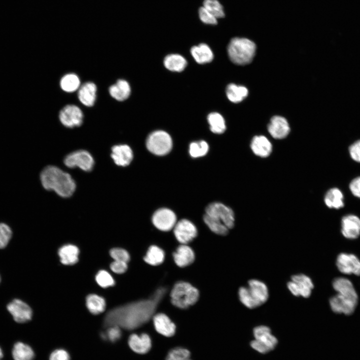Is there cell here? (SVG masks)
<instances>
[{
  "label": "cell",
  "mask_w": 360,
  "mask_h": 360,
  "mask_svg": "<svg viewBox=\"0 0 360 360\" xmlns=\"http://www.w3.org/2000/svg\"><path fill=\"white\" fill-rule=\"evenodd\" d=\"M159 302L152 296L148 300L116 307L106 314L104 324L106 326H116L128 330L137 328L153 317Z\"/></svg>",
  "instance_id": "obj_1"
},
{
  "label": "cell",
  "mask_w": 360,
  "mask_h": 360,
  "mask_svg": "<svg viewBox=\"0 0 360 360\" xmlns=\"http://www.w3.org/2000/svg\"><path fill=\"white\" fill-rule=\"evenodd\" d=\"M332 286L338 294L330 300L332 310L346 315L352 314L358 302V296L352 282L348 278H337L333 280Z\"/></svg>",
  "instance_id": "obj_2"
},
{
  "label": "cell",
  "mask_w": 360,
  "mask_h": 360,
  "mask_svg": "<svg viewBox=\"0 0 360 360\" xmlns=\"http://www.w3.org/2000/svg\"><path fill=\"white\" fill-rule=\"evenodd\" d=\"M204 220L212 232L220 236L228 234L234 224V214L230 207L224 204L214 202L206 208Z\"/></svg>",
  "instance_id": "obj_3"
},
{
  "label": "cell",
  "mask_w": 360,
  "mask_h": 360,
  "mask_svg": "<svg viewBox=\"0 0 360 360\" xmlns=\"http://www.w3.org/2000/svg\"><path fill=\"white\" fill-rule=\"evenodd\" d=\"M40 180L45 189L53 190L63 198L70 196L76 188V182L70 174L53 166L43 170Z\"/></svg>",
  "instance_id": "obj_4"
},
{
  "label": "cell",
  "mask_w": 360,
  "mask_h": 360,
  "mask_svg": "<svg viewBox=\"0 0 360 360\" xmlns=\"http://www.w3.org/2000/svg\"><path fill=\"white\" fill-rule=\"evenodd\" d=\"M256 50L255 44L250 40L244 38H234L228 44V53L230 60L234 63L244 65L252 62Z\"/></svg>",
  "instance_id": "obj_5"
},
{
  "label": "cell",
  "mask_w": 360,
  "mask_h": 360,
  "mask_svg": "<svg viewBox=\"0 0 360 360\" xmlns=\"http://www.w3.org/2000/svg\"><path fill=\"white\" fill-rule=\"evenodd\" d=\"M200 296L198 290L188 282H179L172 288L170 297L175 306L186 309L195 304Z\"/></svg>",
  "instance_id": "obj_6"
},
{
  "label": "cell",
  "mask_w": 360,
  "mask_h": 360,
  "mask_svg": "<svg viewBox=\"0 0 360 360\" xmlns=\"http://www.w3.org/2000/svg\"><path fill=\"white\" fill-rule=\"evenodd\" d=\"M146 146L152 154L157 156H164L171 150L172 141L170 135L164 130H156L148 136Z\"/></svg>",
  "instance_id": "obj_7"
},
{
  "label": "cell",
  "mask_w": 360,
  "mask_h": 360,
  "mask_svg": "<svg viewBox=\"0 0 360 360\" xmlns=\"http://www.w3.org/2000/svg\"><path fill=\"white\" fill-rule=\"evenodd\" d=\"M65 165L70 168L78 167L83 170L90 172L94 166V160L91 154L85 150L73 152L64 159Z\"/></svg>",
  "instance_id": "obj_8"
},
{
  "label": "cell",
  "mask_w": 360,
  "mask_h": 360,
  "mask_svg": "<svg viewBox=\"0 0 360 360\" xmlns=\"http://www.w3.org/2000/svg\"><path fill=\"white\" fill-rule=\"evenodd\" d=\"M288 288L294 296L308 298L314 288L311 278L304 274H298L292 276V280L288 283Z\"/></svg>",
  "instance_id": "obj_9"
},
{
  "label": "cell",
  "mask_w": 360,
  "mask_h": 360,
  "mask_svg": "<svg viewBox=\"0 0 360 360\" xmlns=\"http://www.w3.org/2000/svg\"><path fill=\"white\" fill-rule=\"evenodd\" d=\"M174 233L180 243L186 244L197 236L198 231L193 223L188 220L182 219L176 223Z\"/></svg>",
  "instance_id": "obj_10"
},
{
  "label": "cell",
  "mask_w": 360,
  "mask_h": 360,
  "mask_svg": "<svg viewBox=\"0 0 360 360\" xmlns=\"http://www.w3.org/2000/svg\"><path fill=\"white\" fill-rule=\"evenodd\" d=\"M83 117L82 110L74 104L66 105L61 110L59 114L61 123L69 128L80 126L82 122Z\"/></svg>",
  "instance_id": "obj_11"
},
{
  "label": "cell",
  "mask_w": 360,
  "mask_h": 360,
  "mask_svg": "<svg viewBox=\"0 0 360 360\" xmlns=\"http://www.w3.org/2000/svg\"><path fill=\"white\" fill-rule=\"evenodd\" d=\"M152 222L159 230L167 232L174 228L176 223V216L172 210L162 208L158 209L154 214Z\"/></svg>",
  "instance_id": "obj_12"
},
{
  "label": "cell",
  "mask_w": 360,
  "mask_h": 360,
  "mask_svg": "<svg viewBox=\"0 0 360 360\" xmlns=\"http://www.w3.org/2000/svg\"><path fill=\"white\" fill-rule=\"evenodd\" d=\"M336 266L344 274L360 276V260L353 254H339L336 258Z\"/></svg>",
  "instance_id": "obj_13"
},
{
  "label": "cell",
  "mask_w": 360,
  "mask_h": 360,
  "mask_svg": "<svg viewBox=\"0 0 360 360\" xmlns=\"http://www.w3.org/2000/svg\"><path fill=\"white\" fill-rule=\"evenodd\" d=\"M7 309L18 322H26L32 318V312L31 308L20 300H13L8 304Z\"/></svg>",
  "instance_id": "obj_14"
},
{
  "label": "cell",
  "mask_w": 360,
  "mask_h": 360,
  "mask_svg": "<svg viewBox=\"0 0 360 360\" xmlns=\"http://www.w3.org/2000/svg\"><path fill=\"white\" fill-rule=\"evenodd\" d=\"M342 235L346 238L356 239L360 235V218L353 214L344 216L341 222Z\"/></svg>",
  "instance_id": "obj_15"
},
{
  "label": "cell",
  "mask_w": 360,
  "mask_h": 360,
  "mask_svg": "<svg viewBox=\"0 0 360 360\" xmlns=\"http://www.w3.org/2000/svg\"><path fill=\"white\" fill-rule=\"evenodd\" d=\"M268 130L276 139H282L288 134L290 127L286 120L281 116H273L268 124Z\"/></svg>",
  "instance_id": "obj_16"
},
{
  "label": "cell",
  "mask_w": 360,
  "mask_h": 360,
  "mask_svg": "<svg viewBox=\"0 0 360 360\" xmlns=\"http://www.w3.org/2000/svg\"><path fill=\"white\" fill-rule=\"evenodd\" d=\"M154 325L156 330L164 336H172L176 332L174 324L166 314L158 313L152 317Z\"/></svg>",
  "instance_id": "obj_17"
},
{
  "label": "cell",
  "mask_w": 360,
  "mask_h": 360,
  "mask_svg": "<svg viewBox=\"0 0 360 360\" xmlns=\"http://www.w3.org/2000/svg\"><path fill=\"white\" fill-rule=\"evenodd\" d=\"M111 157L116 165L126 166L132 161L133 152L128 145H116L112 148Z\"/></svg>",
  "instance_id": "obj_18"
},
{
  "label": "cell",
  "mask_w": 360,
  "mask_h": 360,
  "mask_svg": "<svg viewBox=\"0 0 360 360\" xmlns=\"http://www.w3.org/2000/svg\"><path fill=\"white\" fill-rule=\"evenodd\" d=\"M128 342L130 348L134 352L139 354L148 352L152 346L151 339L146 334H142L140 335L132 334L128 338Z\"/></svg>",
  "instance_id": "obj_19"
},
{
  "label": "cell",
  "mask_w": 360,
  "mask_h": 360,
  "mask_svg": "<svg viewBox=\"0 0 360 360\" xmlns=\"http://www.w3.org/2000/svg\"><path fill=\"white\" fill-rule=\"evenodd\" d=\"M172 256L174 262L180 268L191 264L195 260V254L192 248L184 244L179 246Z\"/></svg>",
  "instance_id": "obj_20"
},
{
  "label": "cell",
  "mask_w": 360,
  "mask_h": 360,
  "mask_svg": "<svg viewBox=\"0 0 360 360\" xmlns=\"http://www.w3.org/2000/svg\"><path fill=\"white\" fill-rule=\"evenodd\" d=\"M248 288L259 306L264 303L268 298V290L266 285L262 282L256 280H250L248 282Z\"/></svg>",
  "instance_id": "obj_21"
},
{
  "label": "cell",
  "mask_w": 360,
  "mask_h": 360,
  "mask_svg": "<svg viewBox=\"0 0 360 360\" xmlns=\"http://www.w3.org/2000/svg\"><path fill=\"white\" fill-rule=\"evenodd\" d=\"M250 148L256 156L262 158L268 156L272 150L271 142L264 136H254L251 141Z\"/></svg>",
  "instance_id": "obj_22"
},
{
  "label": "cell",
  "mask_w": 360,
  "mask_h": 360,
  "mask_svg": "<svg viewBox=\"0 0 360 360\" xmlns=\"http://www.w3.org/2000/svg\"><path fill=\"white\" fill-rule=\"evenodd\" d=\"M80 250L78 248L72 244L62 246L58 250L60 262L64 265H72L78 260Z\"/></svg>",
  "instance_id": "obj_23"
},
{
  "label": "cell",
  "mask_w": 360,
  "mask_h": 360,
  "mask_svg": "<svg viewBox=\"0 0 360 360\" xmlns=\"http://www.w3.org/2000/svg\"><path fill=\"white\" fill-rule=\"evenodd\" d=\"M96 86L92 82H87L83 84L78 92V98L80 101L86 106H92L96 100Z\"/></svg>",
  "instance_id": "obj_24"
},
{
  "label": "cell",
  "mask_w": 360,
  "mask_h": 360,
  "mask_svg": "<svg viewBox=\"0 0 360 360\" xmlns=\"http://www.w3.org/2000/svg\"><path fill=\"white\" fill-rule=\"evenodd\" d=\"M190 53L194 60L200 64L210 62L214 58L212 50L208 44L204 43L192 46Z\"/></svg>",
  "instance_id": "obj_25"
},
{
  "label": "cell",
  "mask_w": 360,
  "mask_h": 360,
  "mask_svg": "<svg viewBox=\"0 0 360 360\" xmlns=\"http://www.w3.org/2000/svg\"><path fill=\"white\" fill-rule=\"evenodd\" d=\"M110 95L118 101L127 99L130 94V87L128 82L124 80H118L109 88Z\"/></svg>",
  "instance_id": "obj_26"
},
{
  "label": "cell",
  "mask_w": 360,
  "mask_h": 360,
  "mask_svg": "<svg viewBox=\"0 0 360 360\" xmlns=\"http://www.w3.org/2000/svg\"><path fill=\"white\" fill-rule=\"evenodd\" d=\"M255 339L264 343L273 350L278 344L277 338L271 334L270 328L265 326H258L253 330Z\"/></svg>",
  "instance_id": "obj_27"
},
{
  "label": "cell",
  "mask_w": 360,
  "mask_h": 360,
  "mask_svg": "<svg viewBox=\"0 0 360 360\" xmlns=\"http://www.w3.org/2000/svg\"><path fill=\"white\" fill-rule=\"evenodd\" d=\"M86 304L89 312L93 314L102 312L106 306L104 298L96 294H88L86 299Z\"/></svg>",
  "instance_id": "obj_28"
},
{
  "label": "cell",
  "mask_w": 360,
  "mask_h": 360,
  "mask_svg": "<svg viewBox=\"0 0 360 360\" xmlns=\"http://www.w3.org/2000/svg\"><path fill=\"white\" fill-rule=\"evenodd\" d=\"M164 66L172 72H180L186 66V60L178 54H170L166 56L164 60Z\"/></svg>",
  "instance_id": "obj_29"
},
{
  "label": "cell",
  "mask_w": 360,
  "mask_h": 360,
  "mask_svg": "<svg viewBox=\"0 0 360 360\" xmlns=\"http://www.w3.org/2000/svg\"><path fill=\"white\" fill-rule=\"evenodd\" d=\"M344 196L338 188H332L326 193L324 200L326 206L330 208L339 209L344 206Z\"/></svg>",
  "instance_id": "obj_30"
},
{
  "label": "cell",
  "mask_w": 360,
  "mask_h": 360,
  "mask_svg": "<svg viewBox=\"0 0 360 360\" xmlns=\"http://www.w3.org/2000/svg\"><path fill=\"white\" fill-rule=\"evenodd\" d=\"M226 94L230 102L238 103L242 102L247 96L248 90L244 86L230 84L226 88Z\"/></svg>",
  "instance_id": "obj_31"
},
{
  "label": "cell",
  "mask_w": 360,
  "mask_h": 360,
  "mask_svg": "<svg viewBox=\"0 0 360 360\" xmlns=\"http://www.w3.org/2000/svg\"><path fill=\"white\" fill-rule=\"evenodd\" d=\"M12 354L14 360H32L34 356L32 348L28 345L21 342L14 345Z\"/></svg>",
  "instance_id": "obj_32"
},
{
  "label": "cell",
  "mask_w": 360,
  "mask_h": 360,
  "mask_svg": "<svg viewBox=\"0 0 360 360\" xmlns=\"http://www.w3.org/2000/svg\"><path fill=\"white\" fill-rule=\"evenodd\" d=\"M164 256V252L162 248L152 245L149 247L144 260L147 264L156 266L163 262Z\"/></svg>",
  "instance_id": "obj_33"
},
{
  "label": "cell",
  "mask_w": 360,
  "mask_h": 360,
  "mask_svg": "<svg viewBox=\"0 0 360 360\" xmlns=\"http://www.w3.org/2000/svg\"><path fill=\"white\" fill-rule=\"evenodd\" d=\"M208 122L210 130L216 134L224 133L226 129L224 120L222 116L216 112H211L208 116Z\"/></svg>",
  "instance_id": "obj_34"
},
{
  "label": "cell",
  "mask_w": 360,
  "mask_h": 360,
  "mask_svg": "<svg viewBox=\"0 0 360 360\" xmlns=\"http://www.w3.org/2000/svg\"><path fill=\"white\" fill-rule=\"evenodd\" d=\"M60 86L64 92H74L80 88V80L76 74H68L61 78Z\"/></svg>",
  "instance_id": "obj_35"
},
{
  "label": "cell",
  "mask_w": 360,
  "mask_h": 360,
  "mask_svg": "<svg viewBox=\"0 0 360 360\" xmlns=\"http://www.w3.org/2000/svg\"><path fill=\"white\" fill-rule=\"evenodd\" d=\"M202 6L218 19L225 16L223 6L218 0H204Z\"/></svg>",
  "instance_id": "obj_36"
},
{
  "label": "cell",
  "mask_w": 360,
  "mask_h": 360,
  "mask_svg": "<svg viewBox=\"0 0 360 360\" xmlns=\"http://www.w3.org/2000/svg\"><path fill=\"white\" fill-rule=\"evenodd\" d=\"M238 294L240 302L246 308H254L260 306L252 296L248 287H240Z\"/></svg>",
  "instance_id": "obj_37"
},
{
  "label": "cell",
  "mask_w": 360,
  "mask_h": 360,
  "mask_svg": "<svg viewBox=\"0 0 360 360\" xmlns=\"http://www.w3.org/2000/svg\"><path fill=\"white\" fill-rule=\"evenodd\" d=\"M208 150V145L204 140L192 142L190 145L189 152L192 158L205 156Z\"/></svg>",
  "instance_id": "obj_38"
},
{
  "label": "cell",
  "mask_w": 360,
  "mask_h": 360,
  "mask_svg": "<svg viewBox=\"0 0 360 360\" xmlns=\"http://www.w3.org/2000/svg\"><path fill=\"white\" fill-rule=\"evenodd\" d=\"M96 280L102 288H107L115 284V281L112 275L106 270H99L96 275Z\"/></svg>",
  "instance_id": "obj_39"
},
{
  "label": "cell",
  "mask_w": 360,
  "mask_h": 360,
  "mask_svg": "<svg viewBox=\"0 0 360 360\" xmlns=\"http://www.w3.org/2000/svg\"><path fill=\"white\" fill-rule=\"evenodd\" d=\"M166 360H192L190 352L184 348H176L172 350L168 354Z\"/></svg>",
  "instance_id": "obj_40"
},
{
  "label": "cell",
  "mask_w": 360,
  "mask_h": 360,
  "mask_svg": "<svg viewBox=\"0 0 360 360\" xmlns=\"http://www.w3.org/2000/svg\"><path fill=\"white\" fill-rule=\"evenodd\" d=\"M198 14L200 20L205 24L216 25L218 24V19L203 6L198 8Z\"/></svg>",
  "instance_id": "obj_41"
},
{
  "label": "cell",
  "mask_w": 360,
  "mask_h": 360,
  "mask_svg": "<svg viewBox=\"0 0 360 360\" xmlns=\"http://www.w3.org/2000/svg\"><path fill=\"white\" fill-rule=\"evenodd\" d=\"M106 330L104 332L102 336L104 339H108L112 342H114L118 340L122 336L120 328L116 326H108Z\"/></svg>",
  "instance_id": "obj_42"
},
{
  "label": "cell",
  "mask_w": 360,
  "mask_h": 360,
  "mask_svg": "<svg viewBox=\"0 0 360 360\" xmlns=\"http://www.w3.org/2000/svg\"><path fill=\"white\" fill-rule=\"evenodd\" d=\"M12 234V230L8 225L0 224V248H4L7 246Z\"/></svg>",
  "instance_id": "obj_43"
},
{
  "label": "cell",
  "mask_w": 360,
  "mask_h": 360,
  "mask_svg": "<svg viewBox=\"0 0 360 360\" xmlns=\"http://www.w3.org/2000/svg\"><path fill=\"white\" fill-rule=\"evenodd\" d=\"M110 254L114 260L122 261L128 263L130 260L129 253L126 250L122 248H115L111 249L110 251Z\"/></svg>",
  "instance_id": "obj_44"
},
{
  "label": "cell",
  "mask_w": 360,
  "mask_h": 360,
  "mask_svg": "<svg viewBox=\"0 0 360 360\" xmlns=\"http://www.w3.org/2000/svg\"><path fill=\"white\" fill-rule=\"evenodd\" d=\"M110 268L114 273L123 274L128 269V263L122 261L114 260L110 264Z\"/></svg>",
  "instance_id": "obj_45"
},
{
  "label": "cell",
  "mask_w": 360,
  "mask_h": 360,
  "mask_svg": "<svg viewBox=\"0 0 360 360\" xmlns=\"http://www.w3.org/2000/svg\"><path fill=\"white\" fill-rule=\"evenodd\" d=\"M250 344L252 348L263 354L268 353L272 350L264 343L256 339L252 340Z\"/></svg>",
  "instance_id": "obj_46"
},
{
  "label": "cell",
  "mask_w": 360,
  "mask_h": 360,
  "mask_svg": "<svg viewBox=\"0 0 360 360\" xmlns=\"http://www.w3.org/2000/svg\"><path fill=\"white\" fill-rule=\"evenodd\" d=\"M349 152L352 160L360 162V140H358L349 147Z\"/></svg>",
  "instance_id": "obj_47"
},
{
  "label": "cell",
  "mask_w": 360,
  "mask_h": 360,
  "mask_svg": "<svg viewBox=\"0 0 360 360\" xmlns=\"http://www.w3.org/2000/svg\"><path fill=\"white\" fill-rule=\"evenodd\" d=\"M50 360H70L68 353L63 349H57L52 352Z\"/></svg>",
  "instance_id": "obj_48"
},
{
  "label": "cell",
  "mask_w": 360,
  "mask_h": 360,
  "mask_svg": "<svg viewBox=\"0 0 360 360\" xmlns=\"http://www.w3.org/2000/svg\"><path fill=\"white\" fill-rule=\"evenodd\" d=\"M349 188L354 196L360 198V176L356 178L351 181Z\"/></svg>",
  "instance_id": "obj_49"
},
{
  "label": "cell",
  "mask_w": 360,
  "mask_h": 360,
  "mask_svg": "<svg viewBox=\"0 0 360 360\" xmlns=\"http://www.w3.org/2000/svg\"><path fill=\"white\" fill-rule=\"evenodd\" d=\"M2 357H3L2 351L1 349V348H0V360H2Z\"/></svg>",
  "instance_id": "obj_50"
},
{
  "label": "cell",
  "mask_w": 360,
  "mask_h": 360,
  "mask_svg": "<svg viewBox=\"0 0 360 360\" xmlns=\"http://www.w3.org/2000/svg\"></svg>",
  "instance_id": "obj_51"
}]
</instances>
